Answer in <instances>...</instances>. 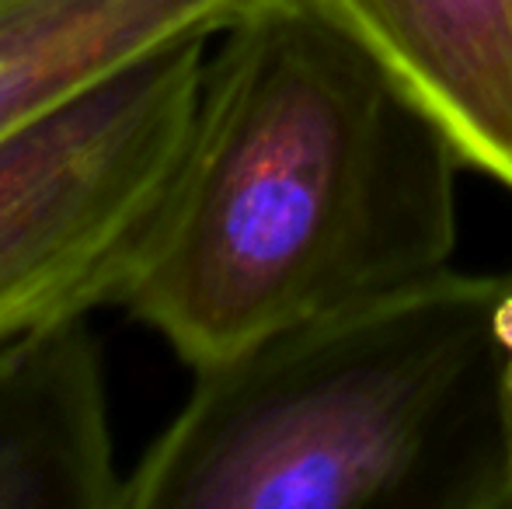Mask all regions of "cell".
Listing matches in <instances>:
<instances>
[{
    "instance_id": "6da1fadb",
    "label": "cell",
    "mask_w": 512,
    "mask_h": 509,
    "mask_svg": "<svg viewBox=\"0 0 512 509\" xmlns=\"http://www.w3.org/2000/svg\"><path fill=\"white\" fill-rule=\"evenodd\" d=\"M443 119L317 0H251L209 42L182 161L119 307L192 370L453 269Z\"/></svg>"
},
{
    "instance_id": "7a4b0ae2",
    "label": "cell",
    "mask_w": 512,
    "mask_h": 509,
    "mask_svg": "<svg viewBox=\"0 0 512 509\" xmlns=\"http://www.w3.org/2000/svg\"><path fill=\"white\" fill-rule=\"evenodd\" d=\"M502 293L446 269L196 370L126 509H512Z\"/></svg>"
},
{
    "instance_id": "3957f363",
    "label": "cell",
    "mask_w": 512,
    "mask_h": 509,
    "mask_svg": "<svg viewBox=\"0 0 512 509\" xmlns=\"http://www.w3.org/2000/svg\"><path fill=\"white\" fill-rule=\"evenodd\" d=\"M213 39L161 49L0 143V342L119 307L182 161Z\"/></svg>"
},
{
    "instance_id": "277c9868",
    "label": "cell",
    "mask_w": 512,
    "mask_h": 509,
    "mask_svg": "<svg viewBox=\"0 0 512 509\" xmlns=\"http://www.w3.org/2000/svg\"><path fill=\"white\" fill-rule=\"evenodd\" d=\"M0 509H126L88 318L0 342Z\"/></svg>"
},
{
    "instance_id": "5b68a950",
    "label": "cell",
    "mask_w": 512,
    "mask_h": 509,
    "mask_svg": "<svg viewBox=\"0 0 512 509\" xmlns=\"http://www.w3.org/2000/svg\"><path fill=\"white\" fill-rule=\"evenodd\" d=\"M251 0H0V143L133 63L213 39Z\"/></svg>"
},
{
    "instance_id": "8992f818",
    "label": "cell",
    "mask_w": 512,
    "mask_h": 509,
    "mask_svg": "<svg viewBox=\"0 0 512 509\" xmlns=\"http://www.w3.org/2000/svg\"><path fill=\"white\" fill-rule=\"evenodd\" d=\"M512 189V0H317Z\"/></svg>"
},
{
    "instance_id": "52a82bcc",
    "label": "cell",
    "mask_w": 512,
    "mask_h": 509,
    "mask_svg": "<svg viewBox=\"0 0 512 509\" xmlns=\"http://www.w3.org/2000/svg\"><path fill=\"white\" fill-rule=\"evenodd\" d=\"M499 339L502 356H506V412H509V433H512V276H506V293L499 304Z\"/></svg>"
}]
</instances>
